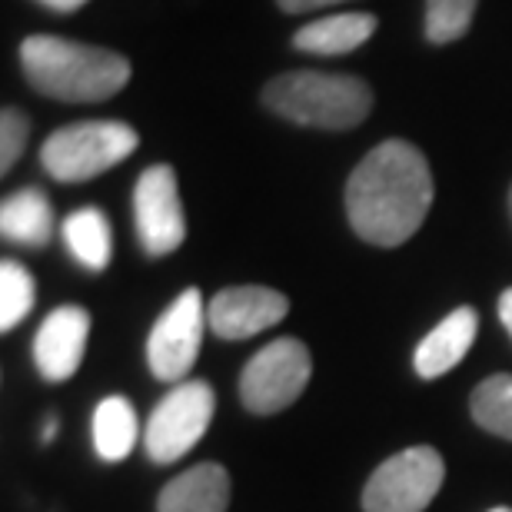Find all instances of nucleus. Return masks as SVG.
<instances>
[{
	"label": "nucleus",
	"mask_w": 512,
	"mask_h": 512,
	"mask_svg": "<svg viewBox=\"0 0 512 512\" xmlns=\"http://www.w3.org/2000/svg\"><path fill=\"white\" fill-rule=\"evenodd\" d=\"M373 34H376V17L356 10V14L320 17V20H313V24L300 27L293 37V47L306 50V54H320V57H340V54H350L356 47H363Z\"/></svg>",
	"instance_id": "16"
},
{
	"label": "nucleus",
	"mask_w": 512,
	"mask_h": 512,
	"mask_svg": "<svg viewBox=\"0 0 512 512\" xmlns=\"http://www.w3.org/2000/svg\"><path fill=\"white\" fill-rule=\"evenodd\" d=\"M433 173L409 140H383L346 180V217L360 240L396 250L423 227L433 207Z\"/></svg>",
	"instance_id": "1"
},
{
	"label": "nucleus",
	"mask_w": 512,
	"mask_h": 512,
	"mask_svg": "<svg viewBox=\"0 0 512 512\" xmlns=\"http://www.w3.org/2000/svg\"><path fill=\"white\" fill-rule=\"evenodd\" d=\"M90 326H94L90 313L74 303L57 306L44 316L34 333V366L47 383L74 380L87 356Z\"/></svg>",
	"instance_id": "10"
},
{
	"label": "nucleus",
	"mask_w": 512,
	"mask_h": 512,
	"mask_svg": "<svg viewBox=\"0 0 512 512\" xmlns=\"http://www.w3.org/2000/svg\"><path fill=\"white\" fill-rule=\"evenodd\" d=\"M20 67L37 94L64 104H100L130 84L124 54L50 34H34L20 44Z\"/></svg>",
	"instance_id": "2"
},
{
	"label": "nucleus",
	"mask_w": 512,
	"mask_h": 512,
	"mask_svg": "<svg viewBox=\"0 0 512 512\" xmlns=\"http://www.w3.org/2000/svg\"><path fill=\"white\" fill-rule=\"evenodd\" d=\"M90 436H94V453L104 463H124L133 446L143 439L137 409L127 396H104L90 419Z\"/></svg>",
	"instance_id": "15"
},
{
	"label": "nucleus",
	"mask_w": 512,
	"mask_h": 512,
	"mask_svg": "<svg viewBox=\"0 0 512 512\" xmlns=\"http://www.w3.org/2000/svg\"><path fill=\"white\" fill-rule=\"evenodd\" d=\"M489 512H512L509 506H496V509H489Z\"/></svg>",
	"instance_id": "26"
},
{
	"label": "nucleus",
	"mask_w": 512,
	"mask_h": 512,
	"mask_svg": "<svg viewBox=\"0 0 512 512\" xmlns=\"http://www.w3.org/2000/svg\"><path fill=\"white\" fill-rule=\"evenodd\" d=\"M479 330V313L473 306H456L453 313L443 316L413 350V370L419 380H439L449 370H456L473 350Z\"/></svg>",
	"instance_id": "12"
},
{
	"label": "nucleus",
	"mask_w": 512,
	"mask_h": 512,
	"mask_svg": "<svg viewBox=\"0 0 512 512\" xmlns=\"http://www.w3.org/2000/svg\"><path fill=\"white\" fill-rule=\"evenodd\" d=\"M207 303L197 286H187L167 310L157 316L147 336V366L153 380L177 386L190 376L200 356L203 330H207Z\"/></svg>",
	"instance_id": "8"
},
{
	"label": "nucleus",
	"mask_w": 512,
	"mask_h": 512,
	"mask_svg": "<svg viewBox=\"0 0 512 512\" xmlns=\"http://www.w3.org/2000/svg\"><path fill=\"white\" fill-rule=\"evenodd\" d=\"M217 409V389L207 380H183L153 406L143 426V449L157 466L177 463L207 436Z\"/></svg>",
	"instance_id": "7"
},
{
	"label": "nucleus",
	"mask_w": 512,
	"mask_h": 512,
	"mask_svg": "<svg viewBox=\"0 0 512 512\" xmlns=\"http://www.w3.org/2000/svg\"><path fill=\"white\" fill-rule=\"evenodd\" d=\"M133 217H137V237L147 256H167L183 247L187 217L180 203L177 170L170 163H153L140 173L133 190Z\"/></svg>",
	"instance_id": "9"
},
{
	"label": "nucleus",
	"mask_w": 512,
	"mask_h": 512,
	"mask_svg": "<svg viewBox=\"0 0 512 512\" xmlns=\"http://www.w3.org/2000/svg\"><path fill=\"white\" fill-rule=\"evenodd\" d=\"M140 147V133L124 120H80L54 130L40 147V167L57 183L94 180Z\"/></svg>",
	"instance_id": "4"
},
{
	"label": "nucleus",
	"mask_w": 512,
	"mask_h": 512,
	"mask_svg": "<svg viewBox=\"0 0 512 512\" xmlns=\"http://www.w3.org/2000/svg\"><path fill=\"white\" fill-rule=\"evenodd\" d=\"M230 473L220 463H200L173 476L157 496V512H227Z\"/></svg>",
	"instance_id": "13"
},
{
	"label": "nucleus",
	"mask_w": 512,
	"mask_h": 512,
	"mask_svg": "<svg viewBox=\"0 0 512 512\" xmlns=\"http://www.w3.org/2000/svg\"><path fill=\"white\" fill-rule=\"evenodd\" d=\"M0 233L17 247L44 250L54 237V207L37 187L17 190L0 203Z\"/></svg>",
	"instance_id": "14"
},
{
	"label": "nucleus",
	"mask_w": 512,
	"mask_h": 512,
	"mask_svg": "<svg viewBox=\"0 0 512 512\" xmlns=\"http://www.w3.org/2000/svg\"><path fill=\"white\" fill-rule=\"evenodd\" d=\"M64 243L70 256L87 266L94 273H104L110 260H114V230H110V220L104 210L97 207H80L64 220Z\"/></svg>",
	"instance_id": "17"
},
{
	"label": "nucleus",
	"mask_w": 512,
	"mask_h": 512,
	"mask_svg": "<svg viewBox=\"0 0 512 512\" xmlns=\"http://www.w3.org/2000/svg\"><path fill=\"white\" fill-rule=\"evenodd\" d=\"M57 429H60L57 416L50 413V416L44 419V429H40V443H44V446H50V443H54V439H57Z\"/></svg>",
	"instance_id": "25"
},
{
	"label": "nucleus",
	"mask_w": 512,
	"mask_h": 512,
	"mask_svg": "<svg viewBox=\"0 0 512 512\" xmlns=\"http://www.w3.org/2000/svg\"><path fill=\"white\" fill-rule=\"evenodd\" d=\"M469 413H473V423L479 429L512 443V376H486L469 396Z\"/></svg>",
	"instance_id": "18"
},
{
	"label": "nucleus",
	"mask_w": 512,
	"mask_h": 512,
	"mask_svg": "<svg viewBox=\"0 0 512 512\" xmlns=\"http://www.w3.org/2000/svg\"><path fill=\"white\" fill-rule=\"evenodd\" d=\"M313 376L310 346L296 336H280L253 353L240 373V403L253 416H273L290 409L306 393Z\"/></svg>",
	"instance_id": "5"
},
{
	"label": "nucleus",
	"mask_w": 512,
	"mask_h": 512,
	"mask_svg": "<svg viewBox=\"0 0 512 512\" xmlns=\"http://www.w3.org/2000/svg\"><path fill=\"white\" fill-rule=\"evenodd\" d=\"M37 300V283L24 263L4 260L0 263V330L10 333L20 326L34 310Z\"/></svg>",
	"instance_id": "19"
},
{
	"label": "nucleus",
	"mask_w": 512,
	"mask_h": 512,
	"mask_svg": "<svg viewBox=\"0 0 512 512\" xmlns=\"http://www.w3.org/2000/svg\"><path fill=\"white\" fill-rule=\"evenodd\" d=\"M446 483V459L433 446H409L383 459L363 486V512H426Z\"/></svg>",
	"instance_id": "6"
},
{
	"label": "nucleus",
	"mask_w": 512,
	"mask_h": 512,
	"mask_svg": "<svg viewBox=\"0 0 512 512\" xmlns=\"http://www.w3.org/2000/svg\"><path fill=\"white\" fill-rule=\"evenodd\" d=\"M280 10L286 14H310V10H323V7H336L343 4V0H276Z\"/></svg>",
	"instance_id": "22"
},
{
	"label": "nucleus",
	"mask_w": 512,
	"mask_h": 512,
	"mask_svg": "<svg viewBox=\"0 0 512 512\" xmlns=\"http://www.w3.org/2000/svg\"><path fill=\"white\" fill-rule=\"evenodd\" d=\"M479 0H426V37L429 44H453L466 37Z\"/></svg>",
	"instance_id": "20"
},
{
	"label": "nucleus",
	"mask_w": 512,
	"mask_h": 512,
	"mask_svg": "<svg viewBox=\"0 0 512 512\" xmlns=\"http://www.w3.org/2000/svg\"><path fill=\"white\" fill-rule=\"evenodd\" d=\"M509 213H512V190H509Z\"/></svg>",
	"instance_id": "27"
},
{
	"label": "nucleus",
	"mask_w": 512,
	"mask_h": 512,
	"mask_svg": "<svg viewBox=\"0 0 512 512\" xmlns=\"http://www.w3.org/2000/svg\"><path fill=\"white\" fill-rule=\"evenodd\" d=\"M290 313V300L270 286H227L207 303V323L220 340H250Z\"/></svg>",
	"instance_id": "11"
},
{
	"label": "nucleus",
	"mask_w": 512,
	"mask_h": 512,
	"mask_svg": "<svg viewBox=\"0 0 512 512\" xmlns=\"http://www.w3.org/2000/svg\"><path fill=\"white\" fill-rule=\"evenodd\" d=\"M27 137H30V120L17 107H4V114H0V173H7L24 157Z\"/></svg>",
	"instance_id": "21"
},
{
	"label": "nucleus",
	"mask_w": 512,
	"mask_h": 512,
	"mask_svg": "<svg viewBox=\"0 0 512 512\" xmlns=\"http://www.w3.org/2000/svg\"><path fill=\"white\" fill-rule=\"evenodd\" d=\"M263 104L276 117L316 130L360 127L373 110V90L366 80L323 70H290L263 87Z\"/></svg>",
	"instance_id": "3"
},
{
	"label": "nucleus",
	"mask_w": 512,
	"mask_h": 512,
	"mask_svg": "<svg viewBox=\"0 0 512 512\" xmlns=\"http://www.w3.org/2000/svg\"><path fill=\"white\" fill-rule=\"evenodd\" d=\"M44 7H50V10H57V14H70V10H80L87 4V0H40Z\"/></svg>",
	"instance_id": "24"
},
{
	"label": "nucleus",
	"mask_w": 512,
	"mask_h": 512,
	"mask_svg": "<svg viewBox=\"0 0 512 512\" xmlns=\"http://www.w3.org/2000/svg\"><path fill=\"white\" fill-rule=\"evenodd\" d=\"M499 320H503L506 333L512 336V286H509V290H503V296H499Z\"/></svg>",
	"instance_id": "23"
}]
</instances>
